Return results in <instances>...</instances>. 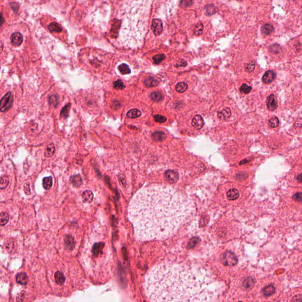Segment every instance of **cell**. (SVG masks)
Wrapping results in <instances>:
<instances>
[{
  "label": "cell",
  "mask_w": 302,
  "mask_h": 302,
  "mask_svg": "<svg viewBox=\"0 0 302 302\" xmlns=\"http://www.w3.org/2000/svg\"><path fill=\"white\" fill-rule=\"evenodd\" d=\"M191 201L174 188L145 187L134 195L128 217L138 240H161L174 234L191 217Z\"/></svg>",
  "instance_id": "cell-1"
},
{
  "label": "cell",
  "mask_w": 302,
  "mask_h": 302,
  "mask_svg": "<svg viewBox=\"0 0 302 302\" xmlns=\"http://www.w3.org/2000/svg\"><path fill=\"white\" fill-rule=\"evenodd\" d=\"M145 290L152 302H209L217 296L218 286L204 270L168 263L149 271Z\"/></svg>",
  "instance_id": "cell-2"
},
{
  "label": "cell",
  "mask_w": 302,
  "mask_h": 302,
  "mask_svg": "<svg viewBox=\"0 0 302 302\" xmlns=\"http://www.w3.org/2000/svg\"><path fill=\"white\" fill-rule=\"evenodd\" d=\"M14 98L11 92H8L6 94L1 100L0 102V110L4 113L10 110L13 104Z\"/></svg>",
  "instance_id": "cell-3"
},
{
  "label": "cell",
  "mask_w": 302,
  "mask_h": 302,
  "mask_svg": "<svg viewBox=\"0 0 302 302\" xmlns=\"http://www.w3.org/2000/svg\"><path fill=\"white\" fill-rule=\"evenodd\" d=\"M223 261L224 264L227 266H234L237 263L238 259L236 254L230 252H228L223 255Z\"/></svg>",
  "instance_id": "cell-4"
},
{
  "label": "cell",
  "mask_w": 302,
  "mask_h": 302,
  "mask_svg": "<svg viewBox=\"0 0 302 302\" xmlns=\"http://www.w3.org/2000/svg\"><path fill=\"white\" fill-rule=\"evenodd\" d=\"M151 28L155 36H159L163 31V26L161 20L159 19H154Z\"/></svg>",
  "instance_id": "cell-5"
},
{
  "label": "cell",
  "mask_w": 302,
  "mask_h": 302,
  "mask_svg": "<svg viewBox=\"0 0 302 302\" xmlns=\"http://www.w3.org/2000/svg\"><path fill=\"white\" fill-rule=\"evenodd\" d=\"M191 124L192 127L197 129H202L204 125V121L203 117L199 115L195 116L192 119Z\"/></svg>",
  "instance_id": "cell-6"
},
{
  "label": "cell",
  "mask_w": 302,
  "mask_h": 302,
  "mask_svg": "<svg viewBox=\"0 0 302 302\" xmlns=\"http://www.w3.org/2000/svg\"><path fill=\"white\" fill-rule=\"evenodd\" d=\"M266 104L267 108L270 111H274L277 108V103L275 96L271 94L267 98L266 101Z\"/></svg>",
  "instance_id": "cell-7"
},
{
  "label": "cell",
  "mask_w": 302,
  "mask_h": 302,
  "mask_svg": "<svg viewBox=\"0 0 302 302\" xmlns=\"http://www.w3.org/2000/svg\"><path fill=\"white\" fill-rule=\"evenodd\" d=\"M23 41V36L20 33L16 32L13 33L11 36V42L15 46H19Z\"/></svg>",
  "instance_id": "cell-8"
},
{
  "label": "cell",
  "mask_w": 302,
  "mask_h": 302,
  "mask_svg": "<svg viewBox=\"0 0 302 302\" xmlns=\"http://www.w3.org/2000/svg\"><path fill=\"white\" fill-rule=\"evenodd\" d=\"M165 177L167 181L170 182H175L178 180V174L174 170H168L165 172Z\"/></svg>",
  "instance_id": "cell-9"
},
{
  "label": "cell",
  "mask_w": 302,
  "mask_h": 302,
  "mask_svg": "<svg viewBox=\"0 0 302 302\" xmlns=\"http://www.w3.org/2000/svg\"><path fill=\"white\" fill-rule=\"evenodd\" d=\"M276 76V74L275 72L272 70H269L264 73L262 78V80L264 83L269 84L274 80Z\"/></svg>",
  "instance_id": "cell-10"
},
{
  "label": "cell",
  "mask_w": 302,
  "mask_h": 302,
  "mask_svg": "<svg viewBox=\"0 0 302 302\" xmlns=\"http://www.w3.org/2000/svg\"><path fill=\"white\" fill-rule=\"evenodd\" d=\"M83 201L85 203H90L93 199V194L91 191L86 190L82 195Z\"/></svg>",
  "instance_id": "cell-11"
},
{
  "label": "cell",
  "mask_w": 302,
  "mask_h": 302,
  "mask_svg": "<svg viewBox=\"0 0 302 302\" xmlns=\"http://www.w3.org/2000/svg\"><path fill=\"white\" fill-rule=\"evenodd\" d=\"M74 245H75V242L73 238L70 236H66L65 240V246L66 249L69 250H72L74 248Z\"/></svg>",
  "instance_id": "cell-12"
},
{
  "label": "cell",
  "mask_w": 302,
  "mask_h": 302,
  "mask_svg": "<svg viewBox=\"0 0 302 302\" xmlns=\"http://www.w3.org/2000/svg\"><path fill=\"white\" fill-rule=\"evenodd\" d=\"M231 115V110L228 108L224 109L221 112H218V117L221 120H226L228 119Z\"/></svg>",
  "instance_id": "cell-13"
},
{
  "label": "cell",
  "mask_w": 302,
  "mask_h": 302,
  "mask_svg": "<svg viewBox=\"0 0 302 302\" xmlns=\"http://www.w3.org/2000/svg\"><path fill=\"white\" fill-rule=\"evenodd\" d=\"M17 282L20 285H25L28 283V277L26 273H20L17 274L16 276Z\"/></svg>",
  "instance_id": "cell-14"
},
{
  "label": "cell",
  "mask_w": 302,
  "mask_h": 302,
  "mask_svg": "<svg viewBox=\"0 0 302 302\" xmlns=\"http://www.w3.org/2000/svg\"><path fill=\"white\" fill-rule=\"evenodd\" d=\"M276 291L275 286L272 285H270L266 286L263 289V294L265 297H269L273 295Z\"/></svg>",
  "instance_id": "cell-15"
},
{
  "label": "cell",
  "mask_w": 302,
  "mask_h": 302,
  "mask_svg": "<svg viewBox=\"0 0 302 302\" xmlns=\"http://www.w3.org/2000/svg\"><path fill=\"white\" fill-rule=\"evenodd\" d=\"M48 29L52 33H60L62 31V28L57 22H53L48 26Z\"/></svg>",
  "instance_id": "cell-16"
},
{
  "label": "cell",
  "mask_w": 302,
  "mask_h": 302,
  "mask_svg": "<svg viewBox=\"0 0 302 302\" xmlns=\"http://www.w3.org/2000/svg\"><path fill=\"white\" fill-rule=\"evenodd\" d=\"M55 282L59 285H63L66 280L65 276L60 271H58L55 273Z\"/></svg>",
  "instance_id": "cell-17"
},
{
  "label": "cell",
  "mask_w": 302,
  "mask_h": 302,
  "mask_svg": "<svg viewBox=\"0 0 302 302\" xmlns=\"http://www.w3.org/2000/svg\"><path fill=\"white\" fill-rule=\"evenodd\" d=\"M273 31H274V27L270 24H268V23L265 24L261 27V33L266 36L271 34Z\"/></svg>",
  "instance_id": "cell-18"
},
{
  "label": "cell",
  "mask_w": 302,
  "mask_h": 302,
  "mask_svg": "<svg viewBox=\"0 0 302 302\" xmlns=\"http://www.w3.org/2000/svg\"><path fill=\"white\" fill-rule=\"evenodd\" d=\"M143 83L146 87H149V88L156 86L158 84V82L157 81V80L154 79V77H147L146 79H145L143 81Z\"/></svg>",
  "instance_id": "cell-19"
},
{
  "label": "cell",
  "mask_w": 302,
  "mask_h": 302,
  "mask_svg": "<svg viewBox=\"0 0 302 302\" xmlns=\"http://www.w3.org/2000/svg\"><path fill=\"white\" fill-rule=\"evenodd\" d=\"M70 181L73 185L76 187H80L82 184V179L80 175L72 176L70 178Z\"/></svg>",
  "instance_id": "cell-20"
},
{
  "label": "cell",
  "mask_w": 302,
  "mask_h": 302,
  "mask_svg": "<svg viewBox=\"0 0 302 302\" xmlns=\"http://www.w3.org/2000/svg\"><path fill=\"white\" fill-rule=\"evenodd\" d=\"M227 195L229 199L235 200L239 197V192L237 189L232 188L228 191Z\"/></svg>",
  "instance_id": "cell-21"
},
{
  "label": "cell",
  "mask_w": 302,
  "mask_h": 302,
  "mask_svg": "<svg viewBox=\"0 0 302 302\" xmlns=\"http://www.w3.org/2000/svg\"><path fill=\"white\" fill-rule=\"evenodd\" d=\"M141 112L139 109H133L127 112V117L131 118V119H135L141 116Z\"/></svg>",
  "instance_id": "cell-22"
},
{
  "label": "cell",
  "mask_w": 302,
  "mask_h": 302,
  "mask_svg": "<svg viewBox=\"0 0 302 302\" xmlns=\"http://www.w3.org/2000/svg\"><path fill=\"white\" fill-rule=\"evenodd\" d=\"M53 185V178L51 176L45 177L43 180V188L46 190L50 189Z\"/></svg>",
  "instance_id": "cell-23"
},
{
  "label": "cell",
  "mask_w": 302,
  "mask_h": 302,
  "mask_svg": "<svg viewBox=\"0 0 302 302\" xmlns=\"http://www.w3.org/2000/svg\"><path fill=\"white\" fill-rule=\"evenodd\" d=\"M152 138L155 141L162 142L166 138V134L164 132H155L152 134Z\"/></svg>",
  "instance_id": "cell-24"
},
{
  "label": "cell",
  "mask_w": 302,
  "mask_h": 302,
  "mask_svg": "<svg viewBox=\"0 0 302 302\" xmlns=\"http://www.w3.org/2000/svg\"><path fill=\"white\" fill-rule=\"evenodd\" d=\"M151 99L155 102H159L161 100H163L164 96L162 94L159 92H153L151 94Z\"/></svg>",
  "instance_id": "cell-25"
},
{
  "label": "cell",
  "mask_w": 302,
  "mask_h": 302,
  "mask_svg": "<svg viewBox=\"0 0 302 302\" xmlns=\"http://www.w3.org/2000/svg\"><path fill=\"white\" fill-rule=\"evenodd\" d=\"M55 151V146L53 143H50L47 146L45 151V155L47 157H51L53 155Z\"/></svg>",
  "instance_id": "cell-26"
},
{
  "label": "cell",
  "mask_w": 302,
  "mask_h": 302,
  "mask_svg": "<svg viewBox=\"0 0 302 302\" xmlns=\"http://www.w3.org/2000/svg\"><path fill=\"white\" fill-rule=\"evenodd\" d=\"M188 84L186 83L180 82L176 85V91L178 93H184L187 90Z\"/></svg>",
  "instance_id": "cell-27"
},
{
  "label": "cell",
  "mask_w": 302,
  "mask_h": 302,
  "mask_svg": "<svg viewBox=\"0 0 302 302\" xmlns=\"http://www.w3.org/2000/svg\"><path fill=\"white\" fill-rule=\"evenodd\" d=\"M70 103H68V104L66 105L63 109L62 110H61L60 112V116L62 118H64V119H66L68 116H69V112H70Z\"/></svg>",
  "instance_id": "cell-28"
},
{
  "label": "cell",
  "mask_w": 302,
  "mask_h": 302,
  "mask_svg": "<svg viewBox=\"0 0 302 302\" xmlns=\"http://www.w3.org/2000/svg\"><path fill=\"white\" fill-rule=\"evenodd\" d=\"M118 69L119 72H121L122 74H127L131 73V70L129 67V66L127 65V64L123 63L121 65H119L118 67Z\"/></svg>",
  "instance_id": "cell-29"
},
{
  "label": "cell",
  "mask_w": 302,
  "mask_h": 302,
  "mask_svg": "<svg viewBox=\"0 0 302 302\" xmlns=\"http://www.w3.org/2000/svg\"><path fill=\"white\" fill-rule=\"evenodd\" d=\"M205 8H206L207 14H208L209 16L214 14L215 13H216L218 11L217 8L214 4H209L208 6H206Z\"/></svg>",
  "instance_id": "cell-30"
},
{
  "label": "cell",
  "mask_w": 302,
  "mask_h": 302,
  "mask_svg": "<svg viewBox=\"0 0 302 302\" xmlns=\"http://www.w3.org/2000/svg\"><path fill=\"white\" fill-rule=\"evenodd\" d=\"M104 247V244L103 242H99L95 244L93 248V253L94 255L97 256L99 254V252L102 250L103 247Z\"/></svg>",
  "instance_id": "cell-31"
},
{
  "label": "cell",
  "mask_w": 302,
  "mask_h": 302,
  "mask_svg": "<svg viewBox=\"0 0 302 302\" xmlns=\"http://www.w3.org/2000/svg\"><path fill=\"white\" fill-rule=\"evenodd\" d=\"M279 124V121L276 116L271 117L269 121V125L271 128H275L278 127Z\"/></svg>",
  "instance_id": "cell-32"
},
{
  "label": "cell",
  "mask_w": 302,
  "mask_h": 302,
  "mask_svg": "<svg viewBox=\"0 0 302 302\" xmlns=\"http://www.w3.org/2000/svg\"><path fill=\"white\" fill-rule=\"evenodd\" d=\"M165 57H166V56L164 54H158V55H154L153 57L154 63L156 64V65H158L165 59Z\"/></svg>",
  "instance_id": "cell-33"
},
{
  "label": "cell",
  "mask_w": 302,
  "mask_h": 302,
  "mask_svg": "<svg viewBox=\"0 0 302 302\" xmlns=\"http://www.w3.org/2000/svg\"><path fill=\"white\" fill-rule=\"evenodd\" d=\"M49 102L51 106H54V107H55V108L57 106L58 103H59V98L55 94L52 95V96H50L49 99Z\"/></svg>",
  "instance_id": "cell-34"
},
{
  "label": "cell",
  "mask_w": 302,
  "mask_h": 302,
  "mask_svg": "<svg viewBox=\"0 0 302 302\" xmlns=\"http://www.w3.org/2000/svg\"><path fill=\"white\" fill-rule=\"evenodd\" d=\"M0 218H1L0 222H1V226H3V225L6 224L9 220V216H8V214L6 213H1Z\"/></svg>",
  "instance_id": "cell-35"
},
{
  "label": "cell",
  "mask_w": 302,
  "mask_h": 302,
  "mask_svg": "<svg viewBox=\"0 0 302 302\" xmlns=\"http://www.w3.org/2000/svg\"><path fill=\"white\" fill-rule=\"evenodd\" d=\"M203 24H202V23H198V24H197V25L196 26V27H195V30H194V33H195V34L196 36H199V35H201L203 33Z\"/></svg>",
  "instance_id": "cell-36"
},
{
  "label": "cell",
  "mask_w": 302,
  "mask_h": 302,
  "mask_svg": "<svg viewBox=\"0 0 302 302\" xmlns=\"http://www.w3.org/2000/svg\"><path fill=\"white\" fill-rule=\"evenodd\" d=\"M254 283H255V281H254L253 278L248 277L247 279L244 281L243 285L245 286L246 288L248 289V288L250 287L251 286H253L254 285Z\"/></svg>",
  "instance_id": "cell-37"
},
{
  "label": "cell",
  "mask_w": 302,
  "mask_h": 302,
  "mask_svg": "<svg viewBox=\"0 0 302 302\" xmlns=\"http://www.w3.org/2000/svg\"><path fill=\"white\" fill-rule=\"evenodd\" d=\"M252 90V88L250 86H248L247 84H243L240 89V91L244 94H248Z\"/></svg>",
  "instance_id": "cell-38"
},
{
  "label": "cell",
  "mask_w": 302,
  "mask_h": 302,
  "mask_svg": "<svg viewBox=\"0 0 302 302\" xmlns=\"http://www.w3.org/2000/svg\"><path fill=\"white\" fill-rule=\"evenodd\" d=\"M113 87L116 89L122 90L125 88V86L121 80H117L113 82Z\"/></svg>",
  "instance_id": "cell-39"
},
{
  "label": "cell",
  "mask_w": 302,
  "mask_h": 302,
  "mask_svg": "<svg viewBox=\"0 0 302 302\" xmlns=\"http://www.w3.org/2000/svg\"><path fill=\"white\" fill-rule=\"evenodd\" d=\"M154 119L155 122L158 123H164L167 120L166 117L161 115H156L154 116Z\"/></svg>",
  "instance_id": "cell-40"
},
{
  "label": "cell",
  "mask_w": 302,
  "mask_h": 302,
  "mask_svg": "<svg viewBox=\"0 0 302 302\" xmlns=\"http://www.w3.org/2000/svg\"><path fill=\"white\" fill-rule=\"evenodd\" d=\"M192 3V0H181L180 2V5L183 8H187L191 6Z\"/></svg>",
  "instance_id": "cell-41"
},
{
  "label": "cell",
  "mask_w": 302,
  "mask_h": 302,
  "mask_svg": "<svg viewBox=\"0 0 302 302\" xmlns=\"http://www.w3.org/2000/svg\"><path fill=\"white\" fill-rule=\"evenodd\" d=\"M8 182H9V180L7 176L2 177L1 180V188L3 189L4 188H6L8 184Z\"/></svg>",
  "instance_id": "cell-42"
},
{
  "label": "cell",
  "mask_w": 302,
  "mask_h": 302,
  "mask_svg": "<svg viewBox=\"0 0 302 302\" xmlns=\"http://www.w3.org/2000/svg\"><path fill=\"white\" fill-rule=\"evenodd\" d=\"M255 63L254 61H252L245 66L246 70L248 72H253L255 69Z\"/></svg>",
  "instance_id": "cell-43"
},
{
  "label": "cell",
  "mask_w": 302,
  "mask_h": 302,
  "mask_svg": "<svg viewBox=\"0 0 302 302\" xmlns=\"http://www.w3.org/2000/svg\"><path fill=\"white\" fill-rule=\"evenodd\" d=\"M293 198L296 201H297V202H302V192H297V193H296L293 195Z\"/></svg>",
  "instance_id": "cell-44"
},
{
  "label": "cell",
  "mask_w": 302,
  "mask_h": 302,
  "mask_svg": "<svg viewBox=\"0 0 302 302\" xmlns=\"http://www.w3.org/2000/svg\"><path fill=\"white\" fill-rule=\"evenodd\" d=\"M187 65V63L185 60H180L175 65V67H185Z\"/></svg>",
  "instance_id": "cell-45"
},
{
  "label": "cell",
  "mask_w": 302,
  "mask_h": 302,
  "mask_svg": "<svg viewBox=\"0 0 302 302\" xmlns=\"http://www.w3.org/2000/svg\"><path fill=\"white\" fill-rule=\"evenodd\" d=\"M291 301H293V302H302V296L301 295H296L295 296L293 297Z\"/></svg>",
  "instance_id": "cell-46"
},
{
  "label": "cell",
  "mask_w": 302,
  "mask_h": 302,
  "mask_svg": "<svg viewBox=\"0 0 302 302\" xmlns=\"http://www.w3.org/2000/svg\"><path fill=\"white\" fill-rule=\"evenodd\" d=\"M295 127H302V119H299L297 120L295 124Z\"/></svg>",
  "instance_id": "cell-47"
},
{
  "label": "cell",
  "mask_w": 302,
  "mask_h": 302,
  "mask_svg": "<svg viewBox=\"0 0 302 302\" xmlns=\"http://www.w3.org/2000/svg\"><path fill=\"white\" fill-rule=\"evenodd\" d=\"M297 180L299 182L302 183V174H299V175L297 176Z\"/></svg>",
  "instance_id": "cell-48"
}]
</instances>
